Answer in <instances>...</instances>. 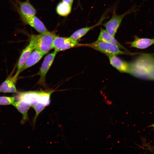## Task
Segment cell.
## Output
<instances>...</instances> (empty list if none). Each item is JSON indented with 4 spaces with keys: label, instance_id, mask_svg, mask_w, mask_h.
<instances>
[{
    "label": "cell",
    "instance_id": "obj_8",
    "mask_svg": "<svg viewBox=\"0 0 154 154\" xmlns=\"http://www.w3.org/2000/svg\"><path fill=\"white\" fill-rule=\"evenodd\" d=\"M41 91H29L18 93L17 100H21L29 104L31 107L39 103Z\"/></svg>",
    "mask_w": 154,
    "mask_h": 154
},
{
    "label": "cell",
    "instance_id": "obj_14",
    "mask_svg": "<svg viewBox=\"0 0 154 154\" xmlns=\"http://www.w3.org/2000/svg\"><path fill=\"white\" fill-rule=\"evenodd\" d=\"M44 55L37 50H34L26 60L21 72L35 65L42 58Z\"/></svg>",
    "mask_w": 154,
    "mask_h": 154
},
{
    "label": "cell",
    "instance_id": "obj_11",
    "mask_svg": "<svg viewBox=\"0 0 154 154\" xmlns=\"http://www.w3.org/2000/svg\"><path fill=\"white\" fill-rule=\"evenodd\" d=\"M110 64L119 71L130 74V65L114 55H107Z\"/></svg>",
    "mask_w": 154,
    "mask_h": 154
},
{
    "label": "cell",
    "instance_id": "obj_13",
    "mask_svg": "<svg viewBox=\"0 0 154 154\" xmlns=\"http://www.w3.org/2000/svg\"><path fill=\"white\" fill-rule=\"evenodd\" d=\"M98 40L115 45L119 48L128 51L114 38V37L109 33L106 29L101 28L100 33Z\"/></svg>",
    "mask_w": 154,
    "mask_h": 154
},
{
    "label": "cell",
    "instance_id": "obj_1",
    "mask_svg": "<svg viewBox=\"0 0 154 154\" xmlns=\"http://www.w3.org/2000/svg\"><path fill=\"white\" fill-rule=\"evenodd\" d=\"M130 64V73L137 77L154 80V58L144 54Z\"/></svg>",
    "mask_w": 154,
    "mask_h": 154
},
{
    "label": "cell",
    "instance_id": "obj_9",
    "mask_svg": "<svg viewBox=\"0 0 154 154\" xmlns=\"http://www.w3.org/2000/svg\"><path fill=\"white\" fill-rule=\"evenodd\" d=\"M20 17L23 24L30 26L40 33L48 31L42 22L35 15L24 16Z\"/></svg>",
    "mask_w": 154,
    "mask_h": 154
},
{
    "label": "cell",
    "instance_id": "obj_21",
    "mask_svg": "<svg viewBox=\"0 0 154 154\" xmlns=\"http://www.w3.org/2000/svg\"><path fill=\"white\" fill-rule=\"evenodd\" d=\"M73 0H62L63 2L72 6Z\"/></svg>",
    "mask_w": 154,
    "mask_h": 154
},
{
    "label": "cell",
    "instance_id": "obj_4",
    "mask_svg": "<svg viewBox=\"0 0 154 154\" xmlns=\"http://www.w3.org/2000/svg\"><path fill=\"white\" fill-rule=\"evenodd\" d=\"M135 11L133 8H131L120 15H118L114 12L110 19L102 25L109 33L114 37L124 17Z\"/></svg>",
    "mask_w": 154,
    "mask_h": 154
},
{
    "label": "cell",
    "instance_id": "obj_20",
    "mask_svg": "<svg viewBox=\"0 0 154 154\" xmlns=\"http://www.w3.org/2000/svg\"><path fill=\"white\" fill-rule=\"evenodd\" d=\"M15 100L14 97L1 96L0 97V105H12L14 102Z\"/></svg>",
    "mask_w": 154,
    "mask_h": 154
},
{
    "label": "cell",
    "instance_id": "obj_6",
    "mask_svg": "<svg viewBox=\"0 0 154 154\" xmlns=\"http://www.w3.org/2000/svg\"><path fill=\"white\" fill-rule=\"evenodd\" d=\"M14 10L20 17L24 16H34L36 13L35 9L30 3L29 0L21 1L19 0H10Z\"/></svg>",
    "mask_w": 154,
    "mask_h": 154
},
{
    "label": "cell",
    "instance_id": "obj_2",
    "mask_svg": "<svg viewBox=\"0 0 154 154\" xmlns=\"http://www.w3.org/2000/svg\"><path fill=\"white\" fill-rule=\"evenodd\" d=\"M56 35L48 31L44 33L31 36L30 42L33 44L35 49H37L43 53H47L52 48V45Z\"/></svg>",
    "mask_w": 154,
    "mask_h": 154
},
{
    "label": "cell",
    "instance_id": "obj_10",
    "mask_svg": "<svg viewBox=\"0 0 154 154\" xmlns=\"http://www.w3.org/2000/svg\"><path fill=\"white\" fill-rule=\"evenodd\" d=\"M35 50L33 44L30 42L28 45L23 50L19 58L17 64V72L13 77L15 80H16L17 78L25 63L29 57Z\"/></svg>",
    "mask_w": 154,
    "mask_h": 154
},
{
    "label": "cell",
    "instance_id": "obj_5",
    "mask_svg": "<svg viewBox=\"0 0 154 154\" xmlns=\"http://www.w3.org/2000/svg\"><path fill=\"white\" fill-rule=\"evenodd\" d=\"M83 46L77 40L71 38L64 37L56 36L54 37L52 45V48L57 52L75 47Z\"/></svg>",
    "mask_w": 154,
    "mask_h": 154
},
{
    "label": "cell",
    "instance_id": "obj_17",
    "mask_svg": "<svg viewBox=\"0 0 154 154\" xmlns=\"http://www.w3.org/2000/svg\"><path fill=\"white\" fill-rule=\"evenodd\" d=\"M72 6L63 2L60 3L56 8L57 13L62 16H66L70 13Z\"/></svg>",
    "mask_w": 154,
    "mask_h": 154
},
{
    "label": "cell",
    "instance_id": "obj_15",
    "mask_svg": "<svg viewBox=\"0 0 154 154\" xmlns=\"http://www.w3.org/2000/svg\"><path fill=\"white\" fill-rule=\"evenodd\" d=\"M21 114L23 118L21 121L22 124L29 120L28 112L31 106L29 104L21 100L14 102L12 104Z\"/></svg>",
    "mask_w": 154,
    "mask_h": 154
},
{
    "label": "cell",
    "instance_id": "obj_3",
    "mask_svg": "<svg viewBox=\"0 0 154 154\" xmlns=\"http://www.w3.org/2000/svg\"><path fill=\"white\" fill-rule=\"evenodd\" d=\"M83 45L91 47L106 54L107 55H116L127 53L121 51L116 45L98 40L91 43L84 44Z\"/></svg>",
    "mask_w": 154,
    "mask_h": 154
},
{
    "label": "cell",
    "instance_id": "obj_12",
    "mask_svg": "<svg viewBox=\"0 0 154 154\" xmlns=\"http://www.w3.org/2000/svg\"><path fill=\"white\" fill-rule=\"evenodd\" d=\"M130 47L145 49L154 44V38H141L135 36L134 40L130 43Z\"/></svg>",
    "mask_w": 154,
    "mask_h": 154
},
{
    "label": "cell",
    "instance_id": "obj_18",
    "mask_svg": "<svg viewBox=\"0 0 154 154\" xmlns=\"http://www.w3.org/2000/svg\"><path fill=\"white\" fill-rule=\"evenodd\" d=\"M53 92V90L41 91L39 103H41L46 106H48L50 102V96Z\"/></svg>",
    "mask_w": 154,
    "mask_h": 154
},
{
    "label": "cell",
    "instance_id": "obj_22",
    "mask_svg": "<svg viewBox=\"0 0 154 154\" xmlns=\"http://www.w3.org/2000/svg\"><path fill=\"white\" fill-rule=\"evenodd\" d=\"M151 126L152 127H154V124H152Z\"/></svg>",
    "mask_w": 154,
    "mask_h": 154
},
{
    "label": "cell",
    "instance_id": "obj_7",
    "mask_svg": "<svg viewBox=\"0 0 154 154\" xmlns=\"http://www.w3.org/2000/svg\"><path fill=\"white\" fill-rule=\"evenodd\" d=\"M57 52L54 51L47 55L44 58L39 72L37 74L40 76L38 84L45 86L46 85L45 77L47 73L51 66Z\"/></svg>",
    "mask_w": 154,
    "mask_h": 154
},
{
    "label": "cell",
    "instance_id": "obj_16",
    "mask_svg": "<svg viewBox=\"0 0 154 154\" xmlns=\"http://www.w3.org/2000/svg\"><path fill=\"white\" fill-rule=\"evenodd\" d=\"M13 78L9 76L0 86V92L3 93H17Z\"/></svg>",
    "mask_w": 154,
    "mask_h": 154
},
{
    "label": "cell",
    "instance_id": "obj_19",
    "mask_svg": "<svg viewBox=\"0 0 154 154\" xmlns=\"http://www.w3.org/2000/svg\"><path fill=\"white\" fill-rule=\"evenodd\" d=\"M46 106L44 105L38 103L32 107L35 111V114L33 119V126H34L37 117L39 114L45 109Z\"/></svg>",
    "mask_w": 154,
    "mask_h": 154
}]
</instances>
